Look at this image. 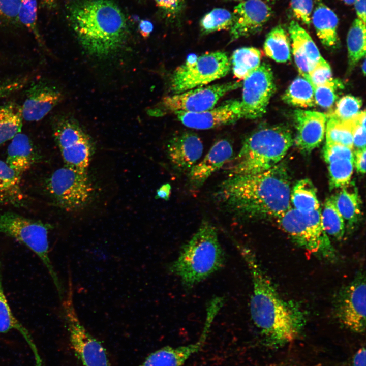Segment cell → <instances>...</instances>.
<instances>
[{"mask_svg": "<svg viewBox=\"0 0 366 366\" xmlns=\"http://www.w3.org/2000/svg\"><path fill=\"white\" fill-rule=\"evenodd\" d=\"M290 179L280 163L256 174L228 177L214 194L226 211L243 221L277 218L291 207Z\"/></svg>", "mask_w": 366, "mask_h": 366, "instance_id": "6da1fadb", "label": "cell"}, {"mask_svg": "<svg viewBox=\"0 0 366 366\" xmlns=\"http://www.w3.org/2000/svg\"><path fill=\"white\" fill-rule=\"evenodd\" d=\"M232 241L252 278L250 310L254 324L272 344L293 341L305 322L303 311L296 303L281 296L250 248L234 239Z\"/></svg>", "mask_w": 366, "mask_h": 366, "instance_id": "7a4b0ae2", "label": "cell"}, {"mask_svg": "<svg viewBox=\"0 0 366 366\" xmlns=\"http://www.w3.org/2000/svg\"><path fill=\"white\" fill-rule=\"evenodd\" d=\"M67 19L84 49L98 57L121 48L128 34L125 15L111 0H75L67 4Z\"/></svg>", "mask_w": 366, "mask_h": 366, "instance_id": "3957f363", "label": "cell"}, {"mask_svg": "<svg viewBox=\"0 0 366 366\" xmlns=\"http://www.w3.org/2000/svg\"><path fill=\"white\" fill-rule=\"evenodd\" d=\"M225 260L216 228L203 220L168 269L179 278L186 289H191L222 269Z\"/></svg>", "mask_w": 366, "mask_h": 366, "instance_id": "277c9868", "label": "cell"}, {"mask_svg": "<svg viewBox=\"0 0 366 366\" xmlns=\"http://www.w3.org/2000/svg\"><path fill=\"white\" fill-rule=\"evenodd\" d=\"M294 142L292 133L282 125L261 127L243 140L227 169L228 177L256 174L279 164Z\"/></svg>", "mask_w": 366, "mask_h": 366, "instance_id": "5b68a950", "label": "cell"}, {"mask_svg": "<svg viewBox=\"0 0 366 366\" xmlns=\"http://www.w3.org/2000/svg\"><path fill=\"white\" fill-rule=\"evenodd\" d=\"M321 208L309 213L291 207L276 218L278 224L299 246L310 253L330 261L337 259V252L321 221Z\"/></svg>", "mask_w": 366, "mask_h": 366, "instance_id": "8992f818", "label": "cell"}, {"mask_svg": "<svg viewBox=\"0 0 366 366\" xmlns=\"http://www.w3.org/2000/svg\"><path fill=\"white\" fill-rule=\"evenodd\" d=\"M51 228L49 224L13 212L0 214V233L23 244L37 255L49 272L62 300L64 289L49 256L48 234Z\"/></svg>", "mask_w": 366, "mask_h": 366, "instance_id": "52a82bcc", "label": "cell"}, {"mask_svg": "<svg viewBox=\"0 0 366 366\" xmlns=\"http://www.w3.org/2000/svg\"><path fill=\"white\" fill-rule=\"evenodd\" d=\"M230 68V60L223 51L207 52L198 57L191 55L173 73L171 90L175 94L204 86L225 76Z\"/></svg>", "mask_w": 366, "mask_h": 366, "instance_id": "ba28073f", "label": "cell"}, {"mask_svg": "<svg viewBox=\"0 0 366 366\" xmlns=\"http://www.w3.org/2000/svg\"><path fill=\"white\" fill-rule=\"evenodd\" d=\"M45 186L53 203L67 211L84 208L90 202L95 193L87 172L65 165L50 175Z\"/></svg>", "mask_w": 366, "mask_h": 366, "instance_id": "9c48e42d", "label": "cell"}, {"mask_svg": "<svg viewBox=\"0 0 366 366\" xmlns=\"http://www.w3.org/2000/svg\"><path fill=\"white\" fill-rule=\"evenodd\" d=\"M52 128L65 165L87 172L94 150L89 135L76 120L68 116L54 117Z\"/></svg>", "mask_w": 366, "mask_h": 366, "instance_id": "30bf717a", "label": "cell"}, {"mask_svg": "<svg viewBox=\"0 0 366 366\" xmlns=\"http://www.w3.org/2000/svg\"><path fill=\"white\" fill-rule=\"evenodd\" d=\"M73 287L69 276L68 288L63 302V313L75 354L83 366H111L107 351L97 339L82 324L75 311Z\"/></svg>", "mask_w": 366, "mask_h": 366, "instance_id": "8fae6325", "label": "cell"}, {"mask_svg": "<svg viewBox=\"0 0 366 366\" xmlns=\"http://www.w3.org/2000/svg\"><path fill=\"white\" fill-rule=\"evenodd\" d=\"M240 81L201 86L164 97L156 114L199 112L211 109L229 92L242 86Z\"/></svg>", "mask_w": 366, "mask_h": 366, "instance_id": "7c38bea8", "label": "cell"}, {"mask_svg": "<svg viewBox=\"0 0 366 366\" xmlns=\"http://www.w3.org/2000/svg\"><path fill=\"white\" fill-rule=\"evenodd\" d=\"M240 101L242 118L256 119L266 112L276 84L270 66L263 62L245 79Z\"/></svg>", "mask_w": 366, "mask_h": 366, "instance_id": "4fadbf2b", "label": "cell"}, {"mask_svg": "<svg viewBox=\"0 0 366 366\" xmlns=\"http://www.w3.org/2000/svg\"><path fill=\"white\" fill-rule=\"evenodd\" d=\"M334 312L339 321L346 328L357 333L365 329V278L359 272L338 293Z\"/></svg>", "mask_w": 366, "mask_h": 366, "instance_id": "5bb4252c", "label": "cell"}, {"mask_svg": "<svg viewBox=\"0 0 366 366\" xmlns=\"http://www.w3.org/2000/svg\"><path fill=\"white\" fill-rule=\"evenodd\" d=\"M231 41L259 32L271 17V7L262 0H243L233 10Z\"/></svg>", "mask_w": 366, "mask_h": 366, "instance_id": "9a60e30c", "label": "cell"}, {"mask_svg": "<svg viewBox=\"0 0 366 366\" xmlns=\"http://www.w3.org/2000/svg\"><path fill=\"white\" fill-rule=\"evenodd\" d=\"M21 105L23 119L38 121L46 116L63 100L62 91L45 79L32 82Z\"/></svg>", "mask_w": 366, "mask_h": 366, "instance_id": "2e32d148", "label": "cell"}, {"mask_svg": "<svg viewBox=\"0 0 366 366\" xmlns=\"http://www.w3.org/2000/svg\"><path fill=\"white\" fill-rule=\"evenodd\" d=\"M174 113L185 126L199 130L231 124L242 118L240 101L237 99L226 101L217 107L199 112L178 111Z\"/></svg>", "mask_w": 366, "mask_h": 366, "instance_id": "e0dca14e", "label": "cell"}, {"mask_svg": "<svg viewBox=\"0 0 366 366\" xmlns=\"http://www.w3.org/2000/svg\"><path fill=\"white\" fill-rule=\"evenodd\" d=\"M293 120L297 132L294 141L301 152L309 154L324 139L327 116L317 111L296 110Z\"/></svg>", "mask_w": 366, "mask_h": 366, "instance_id": "ac0fdd59", "label": "cell"}, {"mask_svg": "<svg viewBox=\"0 0 366 366\" xmlns=\"http://www.w3.org/2000/svg\"><path fill=\"white\" fill-rule=\"evenodd\" d=\"M166 150L173 168L180 173H188L201 157L203 145L196 134L185 131L171 138Z\"/></svg>", "mask_w": 366, "mask_h": 366, "instance_id": "d6986e66", "label": "cell"}, {"mask_svg": "<svg viewBox=\"0 0 366 366\" xmlns=\"http://www.w3.org/2000/svg\"><path fill=\"white\" fill-rule=\"evenodd\" d=\"M233 156V146L228 140L217 141L204 158L188 173L190 187L194 190L200 188L214 172L230 161Z\"/></svg>", "mask_w": 366, "mask_h": 366, "instance_id": "ffe728a7", "label": "cell"}, {"mask_svg": "<svg viewBox=\"0 0 366 366\" xmlns=\"http://www.w3.org/2000/svg\"><path fill=\"white\" fill-rule=\"evenodd\" d=\"M288 31L295 62L299 73L305 78L322 56L311 37L298 22L291 21Z\"/></svg>", "mask_w": 366, "mask_h": 366, "instance_id": "44dd1931", "label": "cell"}, {"mask_svg": "<svg viewBox=\"0 0 366 366\" xmlns=\"http://www.w3.org/2000/svg\"><path fill=\"white\" fill-rule=\"evenodd\" d=\"M206 341L200 337L196 342L186 345L165 346L149 354L140 366H182L201 350Z\"/></svg>", "mask_w": 366, "mask_h": 366, "instance_id": "7402d4cb", "label": "cell"}, {"mask_svg": "<svg viewBox=\"0 0 366 366\" xmlns=\"http://www.w3.org/2000/svg\"><path fill=\"white\" fill-rule=\"evenodd\" d=\"M38 159L36 149L27 135L20 132L11 140L5 161L11 168L22 174Z\"/></svg>", "mask_w": 366, "mask_h": 366, "instance_id": "603a6c76", "label": "cell"}, {"mask_svg": "<svg viewBox=\"0 0 366 366\" xmlns=\"http://www.w3.org/2000/svg\"><path fill=\"white\" fill-rule=\"evenodd\" d=\"M312 22L316 34L326 48L333 49L339 45L337 29L339 19L329 7L322 3H319L312 13Z\"/></svg>", "mask_w": 366, "mask_h": 366, "instance_id": "cb8c5ba5", "label": "cell"}, {"mask_svg": "<svg viewBox=\"0 0 366 366\" xmlns=\"http://www.w3.org/2000/svg\"><path fill=\"white\" fill-rule=\"evenodd\" d=\"M2 264L0 261V333L17 330L26 341L34 355L35 366H43L37 346L28 331L13 315L5 294L3 286Z\"/></svg>", "mask_w": 366, "mask_h": 366, "instance_id": "d4e9b609", "label": "cell"}, {"mask_svg": "<svg viewBox=\"0 0 366 366\" xmlns=\"http://www.w3.org/2000/svg\"><path fill=\"white\" fill-rule=\"evenodd\" d=\"M22 174L0 160V203L23 206L25 197L21 187Z\"/></svg>", "mask_w": 366, "mask_h": 366, "instance_id": "484cf974", "label": "cell"}, {"mask_svg": "<svg viewBox=\"0 0 366 366\" xmlns=\"http://www.w3.org/2000/svg\"><path fill=\"white\" fill-rule=\"evenodd\" d=\"M347 187L342 188L333 198L346 228L350 231L355 228L361 219V201L356 188L350 189Z\"/></svg>", "mask_w": 366, "mask_h": 366, "instance_id": "4316f807", "label": "cell"}, {"mask_svg": "<svg viewBox=\"0 0 366 366\" xmlns=\"http://www.w3.org/2000/svg\"><path fill=\"white\" fill-rule=\"evenodd\" d=\"M21 105L9 101L0 105V146L21 132Z\"/></svg>", "mask_w": 366, "mask_h": 366, "instance_id": "83f0119b", "label": "cell"}, {"mask_svg": "<svg viewBox=\"0 0 366 366\" xmlns=\"http://www.w3.org/2000/svg\"><path fill=\"white\" fill-rule=\"evenodd\" d=\"M290 200L293 208L303 213L311 212L320 208L316 189L308 178L295 183L291 189Z\"/></svg>", "mask_w": 366, "mask_h": 366, "instance_id": "f1b7e54d", "label": "cell"}, {"mask_svg": "<svg viewBox=\"0 0 366 366\" xmlns=\"http://www.w3.org/2000/svg\"><path fill=\"white\" fill-rule=\"evenodd\" d=\"M290 41L286 30L280 25L273 27L267 34L264 50L266 55L279 63L290 59Z\"/></svg>", "mask_w": 366, "mask_h": 366, "instance_id": "f546056e", "label": "cell"}, {"mask_svg": "<svg viewBox=\"0 0 366 366\" xmlns=\"http://www.w3.org/2000/svg\"><path fill=\"white\" fill-rule=\"evenodd\" d=\"M261 57V51L253 47H243L234 50L230 62L234 76L240 80L245 79L260 66Z\"/></svg>", "mask_w": 366, "mask_h": 366, "instance_id": "4dcf8cb0", "label": "cell"}, {"mask_svg": "<svg viewBox=\"0 0 366 366\" xmlns=\"http://www.w3.org/2000/svg\"><path fill=\"white\" fill-rule=\"evenodd\" d=\"M282 99L289 105L301 108L312 107L316 104L313 87L303 77H298L292 81Z\"/></svg>", "mask_w": 366, "mask_h": 366, "instance_id": "1f68e13d", "label": "cell"}, {"mask_svg": "<svg viewBox=\"0 0 366 366\" xmlns=\"http://www.w3.org/2000/svg\"><path fill=\"white\" fill-rule=\"evenodd\" d=\"M348 63L350 69L365 56V24L355 19L348 31L347 37Z\"/></svg>", "mask_w": 366, "mask_h": 366, "instance_id": "d6a6232c", "label": "cell"}, {"mask_svg": "<svg viewBox=\"0 0 366 366\" xmlns=\"http://www.w3.org/2000/svg\"><path fill=\"white\" fill-rule=\"evenodd\" d=\"M321 218L323 228L329 237L341 240L346 231L345 223L336 206L333 196L326 199L321 210Z\"/></svg>", "mask_w": 366, "mask_h": 366, "instance_id": "836d02e7", "label": "cell"}, {"mask_svg": "<svg viewBox=\"0 0 366 366\" xmlns=\"http://www.w3.org/2000/svg\"><path fill=\"white\" fill-rule=\"evenodd\" d=\"M353 118L341 121L329 116L325 128L326 143L340 144L353 149Z\"/></svg>", "mask_w": 366, "mask_h": 366, "instance_id": "e575fe53", "label": "cell"}, {"mask_svg": "<svg viewBox=\"0 0 366 366\" xmlns=\"http://www.w3.org/2000/svg\"><path fill=\"white\" fill-rule=\"evenodd\" d=\"M18 19L20 25L31 32L38 44L45 49L44 41L37 23V0H20Z\"/></svg>", "mask_w": 366, "mask_h": 366, "instance_id": "d590c367", "label": "cell"}, {"mask_svg": "<svg viewBox=\"0 0 366 366\" xmlns=\"http://www.w3.org/2000/svg\"><path fill=\"white\" fill-rule=\"evenodd\" d=\"M233 14L224 8H215L200 20V26L203 33L230 29L233 23Z\"/></svg>", "mask_w": 366, "mask_h": 366, "instance_id": "8d00e7d4", "label": "cell"}, {"mask_svg": "<svg viewBox=\"0 0 366 366\" xmlns=\"http://www.w3.org/2000/svg\"><path fill=\"white\" fill-rule=\"evenodd\" d=\"M353 161L349 159H341L328 164L330 190L342 189L349 185L353 171Z\"/></svg>", "mask_w": 366, "mask_h": 366, "instance_id": "74e56055", "label": "cell"}, {"mask_svg": "<svg viewBox=\"0 0 366 366\" xmlns=\"http://www.w3.org/2000/svg\"><path fill=\"white\" fill-rule=\"evenodd\" d=\"M312 86L316 104L328 108L333 105L337 98V91L343 85L340 81L332 78L324 84Z\"/></svg>", "mask_w": 366, "mask_h": 366, "instance_id": "f35d334b", "label": "cell"}, {"mask_svg": "<svg viewBox=\"0 0 366 366\" xmlns=\"http://www.w3.org/2000/svg\"><path fill=\"white\" fill-rule=\"evenodd\" d=\"M362 105L361 99L351 95L345 96L338 101L335 110L330 116L341 121L350 120L359 113Z\"/></svg>", "mask_w": 366, "mask_h": 366, "instance_id": "ab89813d", "label": "cell"}, {"mask_svg": "<svg viewBox=\"0 0 366 366\" xmlns=\"http://www.w3.org/2000/svg\"><path fill=\"white\" fill-rule=\"evenodd\" d=\"M20 0H0V26H20L18 13Z\"/></svg>", "mask_w": 366, "mask_h": 366, "instance_id": "60d3db41", "label": "cell"}, {"mask_svg": "<svg viewBox=\"0 0 366 366\" xmlns=\"http://www.w3.org/2000/svg\"><path fill=\"white\" fill-rule=\"evenodd\" d=\"M323 157L327 164L341 159L354 161V151L344 145L326 143L323 149Z\"/></svg>", "mask_w": 366, "mask_h": 366, "instance_id": "b9f144b4", "label": "cell"}, {"mask_svg": "<svg viewBox=\"0 0 366 366\" xmlns=\"http://www.w3.org/2000/svg\"><path fill=\"white\" fill-rule=\"evenodd\" d=\"M305 79L312 86L319 85L331 80L332 72L330 65L322 57Z\"/></svg>", "mask_w": 366, "mask_h": 366, "instance_id": "7bdbcfd3", "label": "cell"}, {"mask_svg": "<svg viewBox=\"0 0 366 366\" xmlns=\"http://www.w3.org/2000/svg\"><path fill=\"white\" fill-rule=\"evenodd\" d=\"M290 5L295 18L307 26L311 23L313 0H290Z\"/></svg>", "mask_w": 366, "mask_h": 366, "instance_id": "ee69618b", "label": "cell"}, {"mask_svg": "<svg viewBox=\"0 0 366 366\" xmlns=\"http://www.w3.org/2000/svg\"><path fill=\"white\" fill-rule=\"evenodd\" d=\"M353 149L365 148V112H359L353 118Z\"/></svg>", "mask_w": 366, "mask_h": 366, "instance_id": "f6af8a7d", "label": "cell"}, {"mask_svg": "<svg viewBox=\"0 0 366 366\" xmlns=\"http://www.w3.org/2000/svg\"><path fill=\"white\" fill-rule=\"evenodd\" d=\"M29 76H24L0 81V99L23 88L29 81Z\"/></svg>", "mask_w": 366, "mask_h": 366, "instance_id": "bcb514c9", "label": "cell"}, {"mask_svg": "<svg viewBox=\"0 0 366 366\" xmlns=\"http://www.w3.org/2000/svg\"><path fill=\"white\" fill-rule=\"evenodd\" d=\"M157 5L167 12H178L182 5L183 0H154Z\"/></svg>", "mask_w": 366, "mask_h": 366, "instance_id": "7dc6e473", "label": "cell"}, {"mask_svg": "<svg viewBox=\"0 0 366 366\" xmlns=\"http://www.w3.org/2000/svg\"><path fill=\"white\" fill-rule=\"evenodd\" d=\"M365 148L354 151V166L357 171L362 174L365 172Z\"/></svg>", "mask_w": 366, "mask_h": 366, "instance_id": "c3c4849f", "label": "cell"}, {"mask_svg": "<svg viewBox=\"0 0 366 366\" xmlns=\"http://www.w3.org/2000/svg\"><path fill=\"white\" fill-rule=\"evenodd\" d=\"M353 4L357 18L365 24V0H354Z\"/></svg>", "mask_w": 366, "mask_h": 366, "instance_id": "681fc988", "label": "cell"}, {"mask_svg": "<svg viewBox=\"0 0 366 366\" xmlns=\"http://www.w3.org/2000/svg\"><path fill=\"white\" fill-rule=\"evenodd\" d=\"M352 366H365V349L361 347L354 354L352 359Z\"/></svg>", "mask_w": 366, "mask_h": 366, "instance_id": "f907efd6", "label": "cell"}, {"mask_svg": "<svg viewBox=\"0 0 366 366\" xmlns=\"http://www.w3.org/2000/svg\"><path fill=\"white\" fill-rule=\"evenodd\" d=\"M139 30L141 36L145 38L149 36L153 30L152 23L147 20H142L139 24Z\"/></svg>", "mask_w": 366, "mask_h": 366, "instance_id": "816d5d0a", "label": "cell"}, {"mask_svg": "<svg viewBox=\"0 0 366 366\" xmlns=\"http://www.w3.org/2000/svg\"><path fill=\"white\" fill-rule=\"evenodd\" d=\"M171 187L169 184L162 185L156 192V198L165 200L169 199L171 194Z\"/></svg>", "mask_w": 366, "mask_h": 366, "instance_id": "f5cc1de1", "label": "cell"}, {"mask_svg": "<svg viewBox=\"0 0 366 366\" xmlns=\"http://www.w3.org/2000/svg\"><path fill=\"white\" fill-rule=\"evenodd\" d=\"M41 4L43 8L51 10L55 7L56 0H41Z\"/></svg>", "mask_w": 366, "mask_h": 366, "instance_id": "db71d44e", "label": "cell"}, {"mask_svg": "<svg viewBox=\"0 0 366 366\" xmlns=\"http://www.w3.org/2000/svg\"><path fill=\"white\" fill-rule=\"evenodd\" d=\"M345 4L348 5H351L353 4L354 0H341Z\"/></svg>", "mask_w": 366, "mask_h": 366, "instance_id": "11a10c76", "label": "cell"}, {"mask_svg": "<svg viewBox=\"0 0 366 366\" xmlns=\"http://www.w3.org/2000/svg\"><path fill=\"white\" fill-rule=\"evenodd\" d=\"M362 70L363 71V73L364 75L365 73V60H364L363 65L362 66Z\"/></svg>", "mask_w": 366, "mask_h": 366, "instance_id": "9f6ffc18", "label": "cell"}, {"mask_svg": "<svg viewBox=\"0 0 366 366\" xmlns=\"http://www.w3.org/2000/svg\"><path fill=\"white\" fill-rule=\"evenodd\" d=\"M266 1H276V0H266Z\"/></svg>", "mask_w": 366, "mask_h": 366, "instance_id": "6f0895ef", "label": "cell"}, {"mask_svg": "<svg viewBox=\"0 0 366 366\" xmlns=\"http://www.w3.org/2000/svg\"><path fill=\"white\" fill-rule=\"evenodd\" d=\"M233 1H243V0H233Z\"/></svg>", "mask_w": 366, "mask_h": 366, "instance_id": "680465c9", "label": "cell"}]
</instances>
